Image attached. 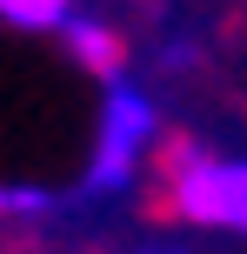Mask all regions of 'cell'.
I'll list each match as a JSON object with an SVG mask.
<instances>
[{"mask_svg":"<svg viewBox=\"0 0 247 254\" xmlns=\"http://www.w3.org/2000/svg\"><path fill=\"white\" fill-rule=\"evenodd\" d=\"M74 13V0H0V20L20 27V34H47Z\"/></svg>","mask_w":247,"mask_h":254,"instance_id":"277c9868","label":"cell"},{"mask_svg":"<svg viewBox=\"0 0 247 254\" xmlns=\"http://www.w3.org/2000/svg\"><path fill=\"white\" fill-rule=\"evenodd\" d=\"M147 254H181V248H147Z\"/></svg>","mask_w":247,"mask_h":254,"instance_id":"8992f818","label":"cell"},{"mask_svg":"<svg viewBox=\"0 0 247 254\" xmlns=\"http://www.w3.org/2000/svg\"><path fill=\"white\" fill-rule=\"evenodd\" d=\"M167 207L187 228L247 234V161L207 154L194 140H174L167 147Z\"/></svg>","mask_w":247,"mask_h":254,"instance_id":"6da1fadb","label":"cell"},{"mask_svg":"<svg viewBox=\"0 0 247 254\" xmlns=\"http://www.w3.org/2000/svg\"><path fill=\"white\" fill-rule=\"evenodd\" d=\"M160 134V114L141 87L114 80L107 87V107H100V140H94V167H87V194H120L134 174H141V154L154 147Z\"/></svg>","mask_w":247,"mask_h":254,"instance_id":"7a4b0ae2","label":"cell"},{"mask_svg":"<svg viewBox=\"0 0 247 254\" xmlns=\"http://www.w3.org/2000/svg\"><path fill=\"white\" fill-rule=\"evenodd\" d=\"M47 194L40 188H0V214H47Z\"/></svg>","mask_w":247,"mask_h":254,"instance_id":"5b68a950","label":"cell"},{"mask_svg":"<svg viewBox=\"0 0 247 254\" xmlns=\"http://www.w3.org/2000/svg\"><path fill=\"white\" fill-rule=\"evenodd\" d=\"M53 34H67V47H74V61L87 67V74H120V61H127V40H120V27L94 20V13H67Z\"/></svg>","mask_w":247,"mask_h":254,"instance_id":"3957f363","label":"cell"}]
</instances>
